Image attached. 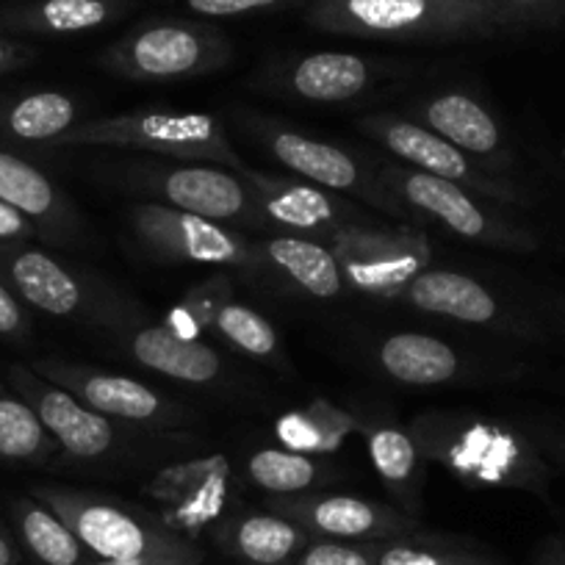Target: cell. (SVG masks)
Returning a JSON list of instances; mask_svg holds the SVG:
<instances>
[{"label":"cell","instance_id":"9c48e42d","mask_svg":"<svg viewBox=\"0 0 565 565\" xmlns=\"http://www.w3.org/2000/svg\"><path fill=\"white\" fill-rule=\"evenodd\" d=\"M125 178L164 205L220 225L264 227L253 192L238 172L220 164H130Z\"/></svg>","mask_w":565,"mask_h":565},{"label":"cell","instance_id":"52a82bcc","mask_svg":"<svg viewBox=\"0 0 565 565\" xmlns=\"http://www.w3.org/2000/svg\"><path fill=\"white\" fill-rule=\"evenodd\" d=\"M347 289L374 300H399L402 291L430 269L433 249L411 227L350 225L328 242Z\"/></svg>","mask_w":565,"mask_h":565},{"label":"cell","instance_id":"f546056e","mask_svg":"<svg viewBox=\"0 0 565 565\" xmlns=\"http://www.w3.org/2000/svg\"><path fill=\"white\" fill-rule=\"evenodd\" d=\"M78 119V103L64 92H34L12 106L3 114V130L14 139L23 141H56L67 130L75 128Z\"/></svg>","mask_w":565,"mask_h":565},{"label":"cell","instance_id":"60d3db41","mask_svg":"<svg viewBox=\"0 0 565 565\" xmlns=\"http://www.w3.org/2000/svg\"><path fill=\"white\" fill-rule=\"evenodd\" d=\"M34 233L36 227L25 216H20L18 211L0 203V242H23V238H31Z\"/></svg>","mask_w":565,"mask_h":565},{"label":"cell","instance_id":"ab89813d","mask_svg":"<svg viewBox=\"0 0 565 565\" xmlns=\"http://www.w3.org/2000/svg\"><path fill=\"white\" fill-rule=\"evenodd\" d=\"M36 58V47L25 42L12 40V36L0 34V73H12V70L25 67Z\"/></svg>","mask_w":565,"mask_h":565},{"label":"cell","instance_id":"83f0119b","mask_svg":"<svg viewBox=\"0 0 565 565\" xmlns=\"http://www.w3.org/2000/svg\"><path fill=\"white\" fill-rule=\"evenodd\" d=\"M14 526L40 565H89L97 559L73 530L40 499H18L14 502Z\"/></svg>","mask_w":565,"mask_h":565},{"label":"cell","instance_id":"ac0fdd59","mask_svg":"<svg viewBox=\"0 0 565 565\" xmlns=\"http://www.w3.org/2000/svg\"><path fill=\"white\" fill-rule=\"evenodd\" d=\"M358 436L366 444L369 460L374 471L394 497L396 508L402 513L416 519L422 508V463L424 455L418 449L416 438L407 427H402L391 413H355Z\"/></svg>","mask_w":565,"mask_h":565},{"label":"cell","instance_id":"f35d334b","mask_svg":"<svg viewBox=\"0 0 565 565\" xmlns=\"http://www.w3.org/2000/svg\"><path fill=\"white\" fill-rule=\"evenodd\" d=\"M25 333V313L18 297L0 282V335H23Z\"/></svg>","mask_w":565,"mask_h":565},{"label":"cell","instance_id":"7402d4cb","mask_svg":"<svg viewBox=\"0 0 565 565\" xmlns=\"http://www.w3.org/2000/svg\"><path fill=\"white\" fill-rule=\"evenodd\" d=\"M0 203L53 236H75L81 231L78 214L51 178L7 150H0Z\"/></svg>","mask_w":565,"mask_h":565},{"label":"cell","instance_id":"3957f363","mask_svg":"<svg viewBox=\"0 0 565 565\" xmlns=\"http://www.w3.org/2000/svg\"><path fill=\"white\" fill-rule=\"evenodd\" d=\"M56 148H114L145 150L183 161H209V164L244 170L242 156L233 150L225 125L211 114L186 111H130L114 117L89 119L53 141Z\"/></svg>","mask_w":565,"mask_h":565},{"label":"cell","instance_id":"5b68a950","mask_svg":"<svg viewBox=\"0 0 565 565\" xmlns=\"http://www.w3.org/2000/svg\"><path fill=\"white\" fill-rule=\"evenodd\" d=\"M231 56V40L214 25L156 18L108 45L103 67L136 84H181L225 67Z\"/></svg>","mask_w":565,"mask_h":565},{"label":"cell","instance_id":"ffe728a7","mask_svg":"<svg viewBox=\"0 0 565 565\" xmlns=\"http://www.w3.org/2000/svg\"><path fill=\"white\" fill-rule=\"evenodd\" d=\"M377 64L358 53L322 51L297 56L280 73V86L308 103H352L374 89Z\"/></svg>","mask_w":565,"mask_h":565},{"label":"cell","instance_id":"277c9868","mask_svg":"<svg viewBox=\"0 0 565 565\" xmlns=\"http://www.w3.org/2000/svg\"><path fill=\"white\" fill-rule=\"evenodd\" d=\"M45 502L97 559H153L203 557L198 543L167 530L145 508L75 488H36Z\"/></svg>","mask_w":565,"mask_h":565},{"label":"cell","instance_id":"e0dca14e","mask_svg":"<svg viewBox=\"0 0 565 565\" xmlns=\"http://www.w3.org/2000/svg\"><path fill=\"white\" fill-rule=\"evenodd\" d=\"M411 119L452 141L455 148L469 153L471 159L480 161L491 172L504 175L513 164V153H510L508 141H504V130L499 119L493 117L491 108L482 106L469 92H433V95L413 103Z\"/></svg>","mask_w":565,"mask_h":565},{"label":"cell","instance_id":"ee69618b","mask_svg":"<svg viewBox=\"0 0 565 565\" xmlns=\"http://www.w3.org/2000/svg\"><path fill=\"white\" fill-rule=\"evenodd\" d=\"M20 563V554L18 546L12 543V537L7 532L0 530V565H18Z\"/></svg>","mask_w":565,"mask_h":565},{"label":"cell","instance_id":"f1b7e54d","mask_svg":"<svg viewBox=\"0 0 565 565\" xmlns=\"http://www.w3.org/2000/svg\"><path fill=\"white\" fill-rule=\"evenodd\" d=\"M277 438L282 447L300 455H333L350 433H358L355 413L341 411L333 402L313 399L302 411L277 418Z\"/></svg>","mask_w":565,"mask_h":565},{"label":"cell","instance_id":"74e56055","mask_svg":"<svg viewBox=\"0 0 565 565\" xmlns=\"http://www.w3.org/2000/svg\"><path fill=\"white\" fill-rule=\"evenodd\" d=\"M189 12L200 18H244L255 12H271L286 7L289 0H183Z\"/></svg>","mask_w":565,"mask_h":565},{"label":"cell","instance_id":"5bb4252c","mask_svg":"<svg viewBox=\"0 0 565 565\" xmlns=\"http://www.w3.org/2000/svg\"><path fill=\"white\" fill-rule=\"evenodd\" d=\"M269 510L297 521L302 530L319 541L383 543L422 532L413 515L402 513L396 504L350 493H297V497H269Z\"/></svg>","mask_w":565,"mask_h":565},{"label":"cell","instance_id":"b9f144b4","mask_svg":"<svg viewBox=\"0 0 565 565\" xmlns=\"http://www.w3.org/2000/svg\"><path fill=\"white\" fill-rule=\"evenodd\" d=\"M89 565H203V557H153V559H92Z\"/></svg>","mask_w":565,"mask_h":565},{"label":"cell","instance_id":"e575fe53","mask_svg":"<svg viewBox=\"0 0 565 565\" xmlns=\"http://www.w3.org/2000/svg\"><path fill=\"white\" fill-rule=\"evenodd\" d=\"M214 333H220L233 350L253 358H275L280 350L277 330L271 328L269 319L260 317L258 311L247 308L244 302L231 300L214 322Z\"/></svg>","mask_w":565,"mask_h":565},{"label":"cell","instance_id":"d4e9b609","mask_svg":"<svg viewBox=\"0 0 565 565\" xmlns=\"http://www.w3.org/2000/svg\"><path fill=\"white\" fill-rule=\"evenodd\" d=\"M255 247H258L260 264L280 271L286 280L295 282L302 295L313 297V300H333L347 289L339 260L330 253L328 244L289 236V233H275Z\"/></svg>","mask_w":565,"mask_h":565},{"label":"cell","instance_id":"8fae6325","mask_svg":"<svg viewBox=\"0 0 565 565\" xmlns=\"http://www.w3.org/2000/svg\"><path fill=\"white\" fill-rule=\"evenodd\" d=\"M145 510L170 532L198 543L216 526L231 502V460L225 455L181 460L148 477L141 486Z\"/></svg>","mask_w":565,"mask_h":565},{"label":"cell","instance_id":"4fadbf2b","mask_svg":"<svg viewBox=\"0 0 565 565\" xmlns=\"http://www.w3.org/2000/svg\"><path fill=\"white\" fill-rule=\"evenodd\" d=\"M238 175L253 192V200L266 225L280 227V233H289V236L328 244L344 227L374 225L372 216L358 209L355 203L330 192V189L302 181V178L291 181V178L266 175L253 167L238 170Z\"/></svg>","mask_w":565,"mask_h":565},{"label":"cell","instance_id":"4316f807","mask_svg":"<svg viewBox=\"0 0 565 565\" xmlns=\"http://www.w3.org/2000/svg\"><path fill=\"white\" fill-rule=\"evenodd\" d=\"M377 363L391 380L405 385H444L463 369L460 355L436 335L394 333L380 344Z\"/></svg>","mask_w":565,"mask_h":565},{"label":"cell","instance_id":"4dcf8cb0","mask_svg":"<svg viewBox=\"0 0 565 565\" xmlns=\"http://www.w3.org/2000/svg\"><path fill=\"white\" fill-rule=\"evenodd\" d=\"M56 441L34 407L18 394L0 391V458L12 463H45Z\"/></svg>","mask_w":565,"mask_h":565},{"label":"cell","instance_id":"44dd1931","mask_svg":"<svg viewBox=\"0 0 565 565\" xmlns=\"http://www.w3.org/2000/svg\"><path fill=\"white\" fill-rule=\"evenodd\" d=\"M134 0H20L0 9L3 34L73 36L117 23Z\"/></svg>","mask_w":565,"mask_h":565},{"label":"cell","instance_id":"2e32d148","mask_svg":"<svg viewBox=\"0 0 565 565\" xmlns=\"http://www.w3.org/2000/svg\"><path fill=\"white\" fill-rule=\"evenodd\" d=\"M14 394L23 396L62 452L75 460L106 458L117 447V430L108 416H100L62 385L42 377L36 369L14 366L9 372Z\"/></svg>","mask_w":565,"mask_h":565},{"label":"cell","instance_id":"836d02e7","mask_svg":"<svg viewBox=\"0 0 565 565\" xmlns=\"http://www.w3.org/2000/svg\"><path fill=\"white\" fill-rule=\"evenodd\" d=\"M233 297V282L227 275H214L209 280L198 282L194 289H189L181 300L175 302L172 313L167 317L175 333H181L183 339H200L205 330H214L216 317L222 313V308L227 306Z\"/></svg>","mask_w":565,"mask_h":565},{"label":"cell","instance_id":"30bf717a","mask_svg":"<svg viewBox=\"0 0 565 565\" xmlns=\"http://www.w3.org/2000/svg\"><path fill=\"white\" fill-rule=\"evenodd\" d=\"M128 222L134 236L153 258L167 264H205L258 269V247L233 227L203 220L198 214L170 209L164 203L130 205Z\"/></svg>","mask_w":565,"mask_h":565},{"label":"cell","instance_id":"d6986e66","mask_svg":"<svg viewBox=\"0 0 565 565\" xmlns=\"http://www.w3.org/2000/svg\"><path fill=\"white\" fill-rule=\"evenodd\" d=\"M405 306L416 308L424 313L455 319L463 324H477V328H508V313L502 302L493 297L486 282L477 277L463 275L452 269H424L416 280L402 291L399 297Z\"/></svg>","mask_w":565,"mask_h":565},{"label":"cell","instance_id":"6da1fadb","mask_svg":"<svg viewBox=\"0 0 565 565\" xmlns=\"http://www.w3.org/2000/svg\"><path fill=\"white\" fill-rule=\"evenodd\" d=\"M306 23L324 34L416 45L486 42L515 34L480 0H308Z\"/></svg>","mask_w":565,"mask_h":565},{"label":"cell","instance_id":"8d00e7d4","mask_svg":"<svg viewBox=\"0 0 565 565\" xmlns=\"http://www.w3.org/2000/svg\"><path fill=\"white\" fill-rule=\"evenodd\" d=\"M291 565H377V543L319 541L313 537Z\"/></svg>","mask_w":565,"mask_h":565},{"label":"cell","instance_id":"1f68e13d","mask_svg":"<svg viewBox=\"0 0 565 565\" xmlns=\"http://www.w3.org/2000/svg\"><path fill=\"white\" fill-rule=\"evenodd\" d=\"M247 475L253 486L269 497H297L311 493L322 486L324 471L311 455L291 452V449H260L247 460Z\"/></svg>","mask_w":565,"mask_h":565},{"label":"cell","instance_id":"d6a6232c","mask_svg":"<svg viewBox=\"0 0 565 565\" xmlns=\"http://www.w3.org/2000/svg\"><path fill=\"white\" fill-rule=\"evenodd\" d=\"M377 565H502L480 548L463 546L458 541L416 532L377 543Z\"/></svg>","mask_w":565,"mask_h":565},{"label":"cell","instance_id":"603a6c76","mask_svg":"<svg viewBox=\"0 0 565 565\" xmlns=\"http://www.w3.org/2000/svg\"><path fill=\"white\" fill-rule=\"evenodd\" d=\"M125 347L139 366L181 383L205 385L222 377V358L214 347L203 339H183L167 322L141 324L125 339Z\"/></svg>","mask_w":565,"mask_h":565},{"label":"cell","instance_id":"7bdbcfd3","mask_svg":"<svg viewBox=\"0 0 565 565\" xmlns=\"http://www.w3.org/2000/svg\"><path fill=\"white\" fill-rule=\"evenodd\" d=\"M532 565H565V535L563 537H554L552 543L541 548Z\"/></svg>","mask_w":565,"mask_h":565},{"label":"cell","instance_id":"8992f818","mask_svg":"<svg viewBox=\"0 0 565 565\" xmlns=\"http://www.w3.org/2000/svg\"><path fill=\"white\" fill-rule=\"evenodd\" d=\"M377 175L411 214L433 220L463 242L510 249V253L537 249L535 233L510 220L502 205L471 192V189L427 175V172H418L405 164H380Z\"/></svg>","mask_w":565,"mask_h":565},{"label":"cell","instance_id":"484cf974","mask_svg":"<svg viewBox=\"0 0 565 565\" xmlns=\"http://www.w3.org/2000/svg\"><path fill=\"white\" fill-rule=\"evenodd\" d=\"M311 541L297 521L275 510L236 515L222 526V543L244 565H291Z\"/></svg>","mask_w":565,"mask_h":565},{"label":"cell","instance_id":"7c38bea8","mask_svg":"<svg viewBox=\"0 0 565 565\" xmlns=\"http://www.w3.org/2000/svg\"><path fill=\"white\" fill-rule=\"evenodd\" d=\"M255 130L266 141L269 153L302 181L330 189L341 198L352 194V198L369 203L383 216H394V220L411 216V211L385 189L377 172H369L355 156L341 150L339 145L313 139V136L300 134V130L286 128V125L266 122V119H260Z\"/></svg>","mask_w":565,"mask_h":565},{"label":"cell","instance_id":"9a60e30c","mask_svg":"<svg viewBox=\"0 0 565 565\" xmlns=\"http://www.w3.org/2000/svg\"><path fill=\"white\" fill-rule=\"evenodd\" d=\"M36 372L51 383L62 385L70 394L78 396L86 407L108 418H117L125 424H141V427H189L194 422L192 411L161 396L150 385L139 383L125 374L103 372V369L78 366V363L64 361H40Z\"/></svg>","mask_w":565,"mask_h":565},{"label":"cell","instance_id":"d590c367","mask_svg":"<svg viewBox=\"0 0 565 565\" xmlns=\"http://www.w3.org/2000/svg\"><path fill=\"white\" fill-rule=\"evenodd\" d=\"M513 31L565 23V0H480Z\"/></svg>","mask_w":565,"mask_h":565},{"label":"cell","instance_id":"cb8c5ba5","mask_svg":"<svg viewBox=\"0 0 565 565\" xmlns=\"http://www.w3.org/2000/svg\"><path fill=\"white\" fill-rule=\"evenodd\" d=\"M9 282L36 311L51 317H75L86 311V291L78 277L40 249L12 247L3 255Z\"/></svg>","mask_w":565,"mask_h":565},{"label":"cell","instance_id":"ba28073f","mask_svg":"<svg viewBox=\"0 0 565 565\" xmlns=\"http://www.w3.org/2000/svg\"><path fill=\"white\" fill-rule=\"evenodd\" d=\"M361 130L377 139L405 167L458 183L499 205H521V209L530 205V194L515 186L508 175L491 172L469 153L455 148L452 141L418 125L416 119L402 114H369L361 119Z\"/></svg>","mask_w":565,"mask_h":565},{"label":"cell","instance_id":"7a4b0ae2","mask_svg":"<svg viewBox=\"0 0 565 565\" xmlns=\"http://www.w3.org/2000/svg\"><path fill=\"white\" fill-rule=\"evenodd\" d=\"M424 460H438L460 482L543 491L546 469L530 444L502 424L460 413H424L407 427Z\"/></svg>","mask_w":565,"mask_h":565}]
</instances>
